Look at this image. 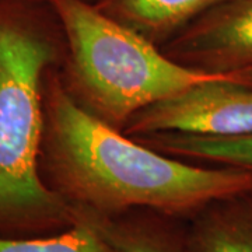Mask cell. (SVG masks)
<instances>
[{"mask_svg": "<svg viewBox=\"0 0 252 252\" xmlns=\"http://www.w3.org/2000/svg\"><path fill=\"white\" fill-rule=\"evenodd\" d=\"M59 69L44 80L38 164L46 187L69 205L102 216L149 209L189 220L213 200L252 190V170L192 165L104 124L72 98Z\"/></svg>", "mask_w": 252, "mask_h": 252, "instance_id": "obj_1", "label": "cell"}, {"mask_svg": "<svg viewBox=\"0 0 252 252\" xmlns=\"http://www.w3.org/2000/svg\"><path fill=\"white\" fill-rule=\"evenodd\" d=\"M66 41L49 0H0V238L58 234L76 210L39 174L44 80Z\"/></svg>", "mask_w": 252, "mask_h": 252, "instance_id": "obj_2", "label": "cell"}, {"mask_svg": "<svg viewBox=\"0 0 252 252\" xmlns=\"http://www.w3.org/2000/svg\"><path fill=\"white\" fill-rule=\"evenodd\" d=\"M66 55L61 77L72 98L104 124L124 130L146 107L189 87L224 77L189 69L86 0H49Z\"/></svg>", "mask_w": 252, "mask_h": 252, "instance_id": "obj_3", "label": "cell"}, {"mask_svg": "<svg viewBox=\"0 0 252 252\" xmlns=\"http://www.w3.org/2000/svg\"><path fill=\"white\" fill-rule=\"evenodd\" d=\"M126 136L153 133L240 136L252 133V81L224 76L157 101L129 119Z\"/></svg>", "mask_w": 252, "mask_h": 252, "instance_id": "obj_4", "label": "cell"}, {"mask_svg": "<svg viewBox=\"0 0 252 252\" xmlns=\"http://www.w3.org/2000/svg\"><path fill=\"white\" fill-rule=\"evenodd\" d=\"M189 69L252 81V0H224L161 49Z\"/></svg>", "mask_w": 252, "mask_h": 252, "instance_id": "obj_5", "label": "cell"}, {"mask_svg": "<svg viewBox=\"0 0 252 252\" xmlns=\"http://www.w3.org/2000/svg\"><path fill=\"white\" fill-rule=\"evenodd\" d=\"M187 252H252V190L217 199L189 219Z\"/></svg>", "mask_w": 252, "mask_h": 252, "instance_id": "obj_6", "label": "cell"}, {"mask_svg": "<svg viewBox=\"0 0 252 252\" xmlns=\"http://www.w3.org/2000/svg\"><path fill=\"white\" fill-rule=\"evenodd\" d=\"M224 0H98L95 7L154 45L170 39Z\"/></svg>", "mask_w": 252, "mask_h": 252, "instance_id": "obj_7", "label": "cell"}, {"mask_svg": "<svg viewBox=\"0 0 252 252\" xmlns=\"http://www.w3.org/2000/svg\"><path fill=\"white\" fill-rule=\"evenodd\" d=\"M79 209L97 225L114 252H187L185 227L178 224L180 219L149 209L117 216Z\"/></svg>", "mask_w": 252, "mask_h": 252, "instance_id": "obj_8", "label": "cell"}, {"mask_svg": "<svg viewBox=\"0 0 252 252\" xmlns=\"http://www.w3.org/2000/svg\"><path fill=\"white\" fill-rule=\"evenodd\" d=\"M133 139L160 153L181 160L216 162L252 170V133L213 137L165 132Z\"/></svg>", "mask_w": 252, "mask_h": 252, "instance_id": "obj_9", "label": "cell"}, {"mask_svg": "<svg viewBox=\"0 0 252 252\" xmlns=\"http://www.w3.org/2000/svg\"><path fill=\"white\" fill-rule=\"evenodd\" d=\"M74 210L70 228L44 237L0 238V252H114L89 216L79 207Z\"/></svg>", "mask_w": 252, "mask_h": 252, "instance_id": "obj_10", "label": "cell"}]
</instances>
